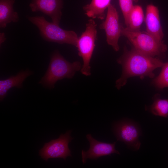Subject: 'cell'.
<instances>
[{"mask_svg": "<svg viewBox=\"0 0 168 168\" xmlns=\"http://www.w3.org/2000/svg\"><path fill=\"white\" fill-rule=\"evenodd\" d=\"M117 62L122 67L121 76L116 82L115 86L118 89L125 85L128 79L131 77L153 78V71L162 67L164 63L159 59L146 55L134 48L130 51L124 48V54Z\"/></svg>", "mask_w": 168, "mask_h": 168, "instance_id": "1", "label": "cell"}, {"mask_svg": "<svg viewBox=\"0 0 168 168\" xmlns=\"http://www.w3.org/2000/svg\"><path fill=\"white\" fill-rule=\"evenodd\" d=\"M82 66L78 61L72 63L68 62L56 50L52 54L48 68L39 83L52 89L58 81L64 78H72L76 72L81 70Z\"/></svg>", "mask_w": 168, "mask_h": 168, "instance_id": "2", "label": "cell"}, {"mask_svg": "<svg viewBox=\"0 0 168 168\" xmlns=\"http://www.w3.org/2000/svg\"><path fill=\"white\" fill-rule=\"evenodd\" d=\"M27 18L38 28L41 36L45 40L76 47L78 37L74 31L64 30L59 25L48 21L43 16H29Z\"/></svg>", "mask_w": 168, "mask_h": 168, "instance_id": "3", "label": "cell"}, {"mask_svg": "<svg viewBox=\"0 0 168 168\" xmlns=\"http://www.w3.org/2000/svg\"><path fill=\"white\" fill-rule=\"evenodd\" d=\"M121 35L127 38L137 50L148 55L164 56L167 46L158 41L147 32L132 30L121 25Z\"/></svg>", "mask_w": 168, "mask_h": 168, "instance_id": "4", "label": "cell"}, {"mask_svg": "<svg viewBox=\"0 0 168 168\" xmlns=\"http://www.w3.org/2000/svg\"><path fill=\"white\" fill-rule=\"evenodd\" d=\"M97 39L96 24L91 18L86 24L85 30L78 37L76 47L77 48L78 55L83 60V64L81 72L86 76L91 74L90 62Z\"/></svg>", "mask_w": 168, "mask_h": 168, "instance_id": "5", "label": "cell"}, {"mask_svg": "<svg viewBox=\"0 0 168 168\" xmlns=\"http://www.w3.org/2000/svg\"><path fill=\"white\" fill-rule=\"evenodd\" d=\"M112 130L117 141L124 142L132 150L139 149L141 144L139 138L141 131L137 123L128 119H122L114 123Z\"/></svg>", "mask_w": 168, "mask_h": 168, "instance_id": "6", "label": "cell"}, {"mask_svg": "<svg viewBox=\"0 0 168 168\" xmlns=\"http://www.w3.org/2000/svg\"><path fill=\"white\" fill-rule=\"evenodd\" d=\"M71 130H68L64 134H61L58 138L45 143L39 152L41 158L47 161L49 158H60L66 160L67 157H72L68 147L69 143L73 139L71 136Z\"/></svg>", "mask_w": 168, "mask_h": 168, "instance_id": "7", "label": "cell"}, {"mask_svg": "<svg viewBox=\"0 0 168 168\" xmlns=\"http://www.w3.org/2000/svg\"><path fill=\"white\" fill-rule=\"evenodd\" d=\"M121 25L119 21V16L114 6L110 4L107 8L105 19L99 26L104 30L107 44L116 51L119 50V39L121 35Z\"/></svg>", "mask_w": 168, "mask_h": 168, "instance_id": "8", "label": "cell"}, {"mask_svg": "<svg viewBox=\"0 0 168 168\" xmlns=\"http://www.w3.org/2000/svg\"><path fill=\"white\" fill-rule=\"evenodd\" d=\"M86 138L90 143V146L87 151H82V160L83 164L86 163L88 159L97 160L100 157L110 155L112 154H120L115 148L116 142L108 143L98 141L90 134L86 135Z\"/></svg>", "mask_w": 168, "mask_h": 168, "instance_id": "9", "label": "cell"}, {"mask_svg": "<svg viewBox=\"0 0 168 168\" xmlns=\"http://www.w3.org/2000/svg\"><path fill=\"white\" fill-rule=\"evenodd\" d=\"M63 0H32L29 6L33 12L40 11L48 15L59 25L62 15Z\"/></svg>", "mask_w": 168, "mask_h": 168, "instance_id": "10", "label": "cell"}, {"mask_svg": "<svg viewBox=\"0 0 168 168\" xmlns=\"http://www.w3.org/2000/svg\"><path fill=\"white\" fill-rule=\"evenodd\" d=\"M144 20L147 32L158 41L163 43L164 36L161 24L159 11L155 6L150 4L147 6Z\"/></svg>", "mask_w": 168, "mask_h": 168, "instance_id": "11", "label": "cell"}, {"mask_svg": "<svg viewBox=\"0 0 168 168\" xmlns=\"http://www.w3.org/2000/svg\"><path fill=\"white\" fill-rule=\"evenodd\" d=\"M33 74L29 70L21 71L16 75L11 76L8 78L0 81V99L2 101L6 97L8 91L11 88L16 87L21 88L22 83L26 79Z\"/></svg>", "mask_w": 168, "mask_h": 168, "instance_id": "12", "label": "cell"}, {"mask_svg": "<svg viewBox=\"0 0 168 168\" xmlns=\"http://www.w3.org/2000/svg\"><path fill=\"white\" fill-rule=\"evenodd\" d=\"M15 0H0V27L5 28L11 22H16L19 20L17 12L13 6Z\"/></svg>", "mask_w": 168, "mask_h": 168, "instance_id": "13", "label": "cell"}, {"mask_svg": "<svg viewBox=\"0 0 168 168\" xmlns=\"http://www.w3.org/2000/svg\"><path fill=\"white\" fill-rule=\"evenodd\" d=\"M111 0H92L83 7L85 14L93 19L103 20L105 17V10L110 4Z\"/></svg>", "mask_w": 168, "mask_h": 168, "instance_id": "14", "label": "cell"}, {"mask_svg": "<svg viewBox=\"0 0 168 168\" xmlns=\"http://www.w3.org/2000/svg\"><path fill=\"white\" fill-rule=\"evenodd\" d=\"M153 102L147 109L152 114L164 118L168 116V99H161L159 94H156L153 98Z\"/></svg>", "mask_w": 168, "mask_h": 168, "instance_id": "15", "label": "cell"}, {"mask_svg": "<svg viewBox=\"0 0 168 168\" xmlns=\"http://www.w3.org/2000/svg\"><path fill=\"white\" fill-rule=\"evenodd\" d=\"M144 19L142 7L138 5L134 6L129 13L127 27L132 30H139Z\"/></svg>", "mask_w": 168, "mask_h": 168, "instance_id": "16", "label": "cell"}, {"mask_svg": "<svg viewBox=\"0 0 168 168\" xmlns=\"http://www.w3.org/2000/svg\"><path fill=\"white\" fill-rule=\"evenodd\" d=\"M159 75L153 82L156 87L160 89L168 87V62L164 63Z\"/></svg>", "mask_w": 168, "mask_h": 168, "instance_id": "17", "label": "cell"}, {"mask_svg": "<svg viewBox=\"0 0 168 168\" xmlns=\"http://www.w3.org/2000/svg\"><path fill=\"white\" fill-rule=\"evenodd\" d=\"M120 7L122 12L125 25H128L129 13L133 7V2L138 0H119Z\"/></svg>", "mask_w": 168, "mask_h": 168, "instance_id": "18", "label": "cell"}, {"mask_svg": "<svg viewBox=\"0 0 168 168\" xmlns=\"http://www.w3.org/2000/svg\"><path fill=\"white\" fill-rule=\"evenodd\" d=\"M0 44H1L6 39L5 36V34L4 33H0Z\"/></svg>", "mask_w": 168, "mask_h": 168, "instance_id": "19", "label": "cell"}]
</instances>
